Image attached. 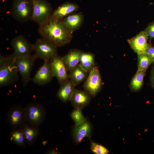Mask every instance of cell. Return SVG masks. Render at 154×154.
<instances>
[{
  "instance_id": "cell-1",
  "label": "cell",
  "mask_w": 154,
  "mask_h": 154,
  "mask_svg": "<svg viewBox=\"0 0 154 154\" xmlns=\"http://www.w3.org/2000/svg\"><path fill=\"white\" fill-rule=\"evenodd\" d=\"M38 32L42 38L57 47L69 43L72 37V33L66 29L62 19L52 15L45 22L39 25Z\"/></svg>"
},
{
  "instance_id": "cell-2",
  "label": "cell",
  "mask_w": 154,
  "mask_h": 154,
  "mask_svg": "<svg viewBox=\"0 0 154 154\" xmlns=\"http://www.w3.org/2000/svg\"><path fill=\"white\" fill-rule=\"evenodd\" d=\"M12 54L0 56V86L4 87L15 83L19 74Z\"/></svg>"
},
{
  "instance_id": "cell-3",
  "label": "cell",
  "mask_w": 154,
  "mask_h": 154,
  "mask_svg": "<svg viewBox=\"0 0 154 154\" xmlns=\"http://www.w3.org/2000/svg\"><path fill=\"white\" fill-rule=\"evenodd\" d=\"M34 56L36 59L39 58L44 61H50L58 55L57 48L53 44L42 38L36 40L33 44Z\"/></svg>"
},
{
  "instance_id": "cell-4",
  "label": "cell",
  "mask_w": 154,
  "mask_h": 154,
  "mask_svg": "<svg viewBox=\"0 0 154 154\" xmlns=\"http://www.w3.org/2000/svg\"><path fill=\"white\" fill-rule=\"evenodd\" d=\"M32 13V0H14L11 13L17 21L25 23L31 20Z\"/></svg>"
},
{
  "instance_id": "cell-5",
  "label": "cell",
  "mask_w": 154,
  "mask_h": 154,
  "mask_svg": "<svg viewBox=\"0 0 154 154\" xmlns=\"http://www.w3.org/2000/svg\"><path fill=\"white\" fill-rule=\"evenodd\" d=\"M27 123L38 126L44 121L46 110L42 105L37 103H30L25 108Z\"/></svg>"
},
{
  "instance_id": "cell-6",
  "label": "cell",
  "mask_w": 154,
  "mask_h": 154,
  "mask_svg": "<svg viewBox=\"0 0 154 154\" xmlns=\"http://www.w3.org/2000/svg\"><path fill=\"white\" fill-rule=\"evenodd\" d=\"M36 59L33 55L15 58V64L25 86L31 80V72Z\"/></svg>"
},
{
  "instance_id": "cell-7",
  "label": "cell",
  "mask_w": 154,
  "mask_h": 154,
  "mask_svg": "<svg viewBox=\"0 0 154 154\" xmlns=\"http://www.w3.org/2000/svg\"><path fill=\"white\" fill-rule=\"evenodd\" d=\"M33 13L31 20L40 25L52 15V8L45 0H32Z\"/></svg>"
},
{
  "instance_id": "cell-8",
  "label": "cell",
  "mask_w": 154,
  "mask_h": 154,
  "mask_svg": "<svg viewBox=\"0 0 154 154\" xmlns=\"http://www.w3.org/2000/svg\"><path fill=\"white\" fill-rule=\"evenodd\" d=\"M88 75L83 85L84 90L92 97H94L99 92L102 86V81L98 67L95 65L90 70Z\"/></svg>"
},
{
  "instance_id": "cell-9",
  "label": "cell",
  "mask_w": 154,
  "mask_h": 154,
  "mask_svg": "<svg viewBox=\"0 0 154 154\" xmlns=\"http://www.w3.org/2000/svg\"><path fill=\"white\" fill-rule=\"evenodd\" d=\"M11 45L13 50L12 54L15 58L31 55L33 50V44H31L25 37L22 35L14 38L11 40Z\"/></svg>"
},
{
  "instance_id": "cell-10",
  "label": "cell",
  "mask_w": 154,
  "mask_h": 154,
  "mask_svg": "<svg viewBox=\"0 0 154 154\" xmlns=\"http://www.w3.org/2000/svg\"><path fill=\"white\" fill-rule=\"evenodd\" d=\"M7 117L13 129L21 128L26 122L25 108L18 105L12 106L8 112Z\"/></svg>"
},
{
  "instance_id": "cell-11",
  "label": "cell",
  "mask_w": 154,
  "mask_h": 154,
  "mask_svg": "<svg viewBox=\"0 0 154 154\" xmlns=\"http://www.w3.org/2000/svg\"><path fill=\"white\" fill-rule=\"evenodd\" d=\"M53 77L50 61H45L37 70L32 80L36 84L43 86L50 82Z\"/></svg>"
},
{
  "instance_id": "cell-12",
  "label": "cell",
  "mask_w": 154,
  "mask_h": 154,
  "mask_svg": "<svg viewBox=\"0 0 154 154\" xmlns=\"http://www.w3.org/2000/svg\"><path fill=\"white\" fill-rule=\"evenodd\" d=\"M54 77L61 85L69 79L68 74L62 57L58 55L50 60Z\"/></svg>"
},
{
  "instance_id": "cell-13",
  "label": "cell",
  "mask_w": 154,
  "mask_h": 154,
  "mask_svg": "<svg viewBox=\"0 0 154 154\" xmlns=\"http://www.w3.org/2000/svg\"><path fill=\"white\" fill-rule=\"evenodd\" d=\"M148 36L141 31L135 36L127 40L128 43L137 54L145 52L150 44L147 42Z\"/></svg>"
},
{
  "instance_id": "cell-14",
  "label": "cell",
  "mask_w": 154,
  "mask_h": 154,
  "mask_svg": "<svg viewBox=\"0 0 154 154\" xmlns=\"http://www.w3.org/2000/svg\"><path fill=\"white\" fill-rule=\"evenodd\" d=\"M92 131V125L86 118L82 123L75 125L72 131V136L74 141L76 143H79L85 138H90Z\"/></svg>"
},
{
  "instance_id": "cell-15",
  "label": "cell",
  "mask_w": 154,
  "mask_h": 154,
  "mask_svg": "<svg viewBox=\"0 0 154 154\" xmlns=\"http://www.w3.org/2000/svg\"><path fill=\"white\" fill-rule=\"evenodd\" d=\"M91 97L84 90L74 89L70 101L74 108L82 110L90 103Z\"/></svg>"
},
{
  "instance_id": "cell-16",
  "label": "cell",
  "mask_w": 154,
  "mask_h": 154,
  "mask_svg": "<svg viewBox=\"0 0 154 154\" xmlns=\"http://www.w3.org/2000/svg\"><path fill=\"white\" fill-rule=\"evenodd\" d=\"M83 19V15L80 13L68 15L63 18L62 21L66 29L72 33L81 26Z\"/></svg>"
},
{
  "instance_id": "cell-17",
  "label": "cell",
  "mask_w": 154,
  "mask_h": 154,
  "mask_svg": "<svg viewBox=\"0 0 154 154\" xmlns=\"http://www.w3.org/2000/svg\"><path fill=\"white\" fill-rule=\"evenodd\" d=\"M83 52L79 50L72 49L62 57L68 71L69 72L79 64Z\"/></svg>"
},
{
  "instance_id": "cell-18",
  "label": "cell",
  "mask_w": 154,
  "mask_h": 154,
  "mask_svg": "<svg viewBox=\"0 0 154 154\" xmlns=\"http://www.w3.org/2000/svg\"><path fill=\"white\" fill-rule=\"evenodd\" d=\"M21 128L23 131L26 143L30 145H33L39 134L38 127L27 123H25Z\"/></svg>"
},
{
  "instance_id": "cell-19",
  "label": "cell",
  "mask_w": 154,
  "mask_h": 154,
  "mask_svg": "<svg viewBox=\"0 0 154 154\" xmlns=\"http://www.w3.org/2000/svg\"><path fill=\"white\" fill-rule=\"evenodd\" d=\"M75 86L69 79L60 85L57 93V97L63 102L70 101Z\"/></svg>"
},
{
  "instance_id": "cell-20",
  "label": "cell",
  "mask_w": 154,
  "mask_h": 154,
  "mask_svg": "<svg viewBox=\"0 0 154 154\" xmlns=\"http://www.w3.org/2000/svg\"><path fill=\"white\" fill-rule=\"evenodd\" d=\"M78 5L75 3L67 2L61 5L53 11L52 15L58 19H62L65 17L77 11Z\"/></svg>"
},
{
  "instance_id": "cell-21",
  "label": "cell",
  "mask_w": 154,
  "mask_h": 154,
  "mask_svg": "<svg viewBox=\"0 0 154 154\" xmlns=\"http://www.w3.org/2000/svg\"><path fill=\"white\" fill-rule=\"evenodd\" d=\"M69 72V79L75 86L80 84L86 78L88 73L82 69L79 64Z\"/></svg>"
},
{
  "instance_id": "cell-22",
  "label": "cell",
  "mask_w": 154,
  "mask_h": 154,
  "mask_svg": "<svg viewBox=\"0 0 154 154\" xmlns=\"http://www.w3.org/2000/svg\"><path fill=\"white\" fill-rule=\"evenodd\" d=\"M94 56L90 52H83L81 56L79 65L86 71L88 72L95 64Z\"/></svg>"
},
{
  "instance_id": "cell-23",
  "label": "cell",
  "mask_w": 154,
  "mask_h": 154,
  "mask_svg": "<svg viewBox=\"0 0 154 154\" xmlns=\"http://www.w3.org/2000/svg\"><path fill=\"white\" fill-rule=\"evenodd\" d=\"M10 141L16 145L21 147L25 146L26 141L21 128H13L10 133Z\"/></svg>"
},
{
  "instance_id": "cell-24",
  "label": "cell",
  "mask_w": 154,
  "mask_h": 154,
  "mask_svg": "<svg viewBox=\"0 0 154 154\" xmlns=\"http://www.w3.org/2000/svg\"><path fill=\"white\" fill-rule=\"evenodd\" d=\"M146 70H137L131 81L130 87L134 91L139 90L143 84V78Z\"/></svg>"
},
{
  "instance_id": "cell-25",
  "label": "cell",
  "mask_w": 154,
  "mask_h": 154,
  "mask_svg": "<svg viewBox=\"0 0 154 154\" xmlns=\"http://www.w3.org/2000/svg\"><path fill=\"white\" fill-rule=\"evenodd\" d=\"M138 70H146L153 62L151 60L145 53L138 54Z\"/></svg>"
},
{
  "instance_id": "cell-26",
  "label": "cell",
  "mask_w": 154,
  "mask_h": 154,
  "mask_svg": "<svg viewBox=\"0 0 154 154\" xmlns=\"http://www.w3.org/2000/svg\"><path fill=\"white\" fill-rule=\"evenodd\" d=\"M81 109H75L72 112L70 116L75 125L79 124L84 121L86 118L84 116Z\"/></svg>"
},
{
  "instance_id": "cell-27",
  "label": "cell",
  "mask_w": 154,
  "mask_h": 154,
  "mask_svg": "<svg viewBox=\"0 0 154 154\" xmlns=\"http://www.w3.org/2000/svg\"><path fill=\"white\" fill-rule=\"evenodd\" d=\"M90 148L93 153L96 154H108L109 153L105 147L92 141L91 142Z\"/></svg>"
},
{
  "instance_id": "cell-28",
  "label": "cell",
  "mask_w": 154,
  "mask_h": 154,
  "mask_svg": "<svg viewBox=\"0 0 154 154\" xmlns=\"http://www.w3.org/2000/svg\"><path fill=\"white\" fill-rule=\"evenodd\" d=\"M143 31L149 37V42L151 44V39L154 38V21L149 24Z\"/></svg>"
},
{
  "instance_id": "cell-29",
  "label": "cell",
  "mask_w": 154,
  "mask_h": 154,
  "mask_svg": "<svg viewBox=\"0 0 154 154\" xmlns=\"http://www.w3.org/2000/svg\"><path fill=\"white\" fill-rule=\"evenodd\" d=\"M151 60L154 62V46L150 44L149 47L145 52Z\"/></svg>"
},
{
  "instance_id": "cell-30",
  "label": "cell",
  "mask_w": 154,
  "mask_h": 154,
  "mask_svg": "<svg viewBox=\"0 0 154 154\" xmlns=\"http://www.w3.org/2000/svg\"><path fill=\"white\" fill-rule=\"evenodd\" d=\"M46 154H60V152L56 149H51L48 151L46 152Z\"/></svg>"
},
{
  "instance_id": "cell-31",
  "label": "cell",
  "mask_w": 154,
  "mask_h": 154,
  "mask_svg": "<svg viewBox=\"0 0 154 154\" xmlns=\"http://www.w3.org/2000/svg\"><path fill=\"white\" fill-rule=\"evenodd\" d=\"M151 79L152 86L154 87V66L151 71Z\"/></svg>"
}]
</instances>
